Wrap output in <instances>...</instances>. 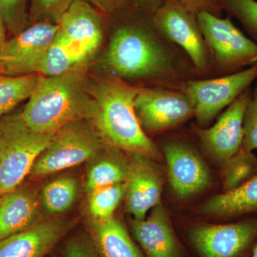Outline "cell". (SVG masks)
Wrapping results in <instances>:
<instances>
[{
    "mask_svg": "<svg viewBox=\"0 0 257 257\" xmlns=\"http://www.w3.org/2000/svg\"><path fill=\"white\" fill-rule=\"evenodd\" d=\"M243 133L241 149L248 152L257 150V85L253 88L243 114Z\"/></svg>",
    "mask_w": 257,
    "mask_h": 257,
    "instance_id": "f1b7e54d",
    "label": "cell"
},
{
    "mask_svg": "<svg viewBox=\"0 0 257 257\" xmlns=\"http://www.w3.org/2000/svg\"><path fill=\"white\" fill-rule=\"evenodd\" d=\"M87 172V194L113 184L124 183L127 175L128 161L120 150L107 147L95 157Z\"/></svg>",
    "mask_w": 257,
    "mask_h": 257,
    "instance_id": "44dd1931",
    "label": "cell"
},
{
    "mask_svg": "<svg viewBox=\"0 0 257 257\" xmlns=\"http://www.w3.org/2000/svg\"><path fill=\"white\" fill-rule=\"evenodd\" d=\"M68 226L59 219L40 222L0 239V257H45L63 238Z\"/></svg>",
    "mask_w": 257,
    "mask_h": 257,
    "instance_id": "2e32d148",
    "label": "cell"
},
{
    "mask_svg": "<svg viewBox=\"0 0 257 257\" xmlns=\"http://www.w3.org/2000/svg\"><path fill=\"white\" fill-rule=\"evenodd\" d=\"M199 212L222 218H240L257 214V173L242 185L210 198Z\"/></svg>",
    "mask_w": 257,
    "mask_h": 257,
    "instance_id": "d6986e66",
    "label": "cell"
},
{
    "mask_svg": "<svg viewBox=\"0 0 257 257\" xmlns=\"http://www.w3.org/2000/svg\"><path fill=\"white\" fill-rule=\"evenodd\" d=\"M72 49L66 46L56 37L45 51L37 67L36 74L45 77H55L86 63Z\"/></svg>",
    "mask_w": 257,
    "mask_h": 257,
    "instance_id": "cb8c5ba5",
    "label": "cell"
},
{
    "mask_svg": "<svg viewBox=\"0 0 257 257\" xmlns=\"http://www.w3.org/2000/svg\"><path fill=\"white\" fill-rule=\"evenodd\" d=\"M77 182L70 177L55 179L46 184L41 192L44 207L52 214H61L68 210L77 195Z\"/></svg>",
    "mask_w": 257,
    "mask_h": 257,
    "instance_id": "d4e9b609",
    "label": "cell"
},
{
    "mask_svg": "<svg viewBox=\"0 0 257 257\" xmlns=\"http://www.w3.org/2000/svg\"><path fill=\"white\" fill-rule=\"evenodd\" d=\"M139 88L107 75L90 86L97 110L93 123L108 147L153 160H162L160 147L144 132L135 110Z\"/></svg>",
    "mask_w": 257,
    "mask_h": 257,
    "instance_id": "3957f363",
    "label": "cell"
},
{
    "mask_svg": "<svg viewBox=\"0 0 257 257\" xmlns=\"http://www.w3.org/2000/svg\"><path fill=\"white\" fill-rule=\"evenodd\" d=\"M27 0H0V16L5 27L16 35L25 29L28 20Z\"/></svg>",
    "mask_w": 257,
    "mask_h": 257,
    "instance_id": "83f0119b",
    "label": "cell"
},
{
    "mask_svg": "<svg viewBox=\"0 0 257 257\" xmlns=\"http://www.w3.org/2000/svg\"><path fill=\"white\" fill-rule=\"evenodd\" d=\"M248 257H257V239L253 244L252 249H251V253H250L249 256Z\"/></svg>",
    "mask_w": 257,
    "mask_h": 257,
    "instance_id": "d590c367",
    "label": "cell"
},
{
    "mask_svg": "<svg viewBox=\"0 0 257 257\" xmlns=\"http://www.w3.org/2000/svg\"><path fill=\"white\" fill-rule=\"evenodd\" d=\"M73 2L74 0H33L32 16L35 18L45 17L57 23Z\"/></svg>",
    "mask_w": 257,
    "mask_h": 257,
    "instance_id": "f546056e",
    "label": "cell"
},
{
    "mask_svg": "<svg viewBox=\"0 0 257 257\" xmlns=\"http://www.w3.org/2000/svg\"><path fill=\"white\" fill-rule=\"evenodd\" d=\"M124 195V183L102 187L88 194V210L92 216L91 219H104L113 216Z\"/></svg>",
    "mask_w": 257,
    "mask_h": 257,
    "instance_id": "484cf974",
    "label": "cell"
},
{
    "mask_svg": "<svg viewBox=\"0 0 257 257\" xmlns=\"http://www.w3.org/2000/svg\"><path fill=\"white\" fill-rule=\"evenodd\" d=\"M186 8L193 13H198L206 12L216 17H222L223 10L220 0H178Z\"/></svg>",
    "mask_w": 257,
    "mask_h": 257,
    "instance_id": "1f68e13d",
    "label": "cell"
},
{
    "mask_svg": "<svg viewBox=\"0 0 257 257\" xmlns=\"http://www.w3.org/2000/svg\"><path fill=\"white\" fill-rule=\"evenodd\" d=\"M119 23L103 58L108 75L138 88L176 90L199 79L189 57L157 28L150 13L136 8Z\"/></svg>",
    "mask_w": 257,
    "mask_h": 257,
    "instance_id": "6da1fadb",
    "label": "cell"
},
{
    "mask_svg": "<svg viewBox=\"0 0 257 257\" xmlns=\"http://www.w3.org/2000/svg\"><path fill=\"white\" fill-rule=\"evenodd\" d=\"M107 147L92 120L69 123L54 135L35 161L30 175L34 177L53 175L93 160Z\"/></svg>",
    "mask_w": 257,
    "mask_h": 257,
    "instance_id": "5b68a950",
    "label": "cell"
},
{
    "mask_svg": "<svg viewBox=\"0 0 257 257\" xmlns=\"http://www.w3.org/2000/svg\"><path fill=\"white\" fill-rule=\"evenodd\" d=\"M152 18L157 28L189 57L198 78H212L211 54L197 15L178 0H165Z\"/></svg>",
    "mask_w": 257,
    "mask_h": 257,
    "instance_id": "52a82bcc",
    "label": "cell"
},
{
    "mask_svg": "<svg viewBox=\"0 0 257 257\" xmlns=\"http://www.w3.org/2000/svg\"><path fill=\"white\" fill-rule=\"evenodd\" d=\"M223 11L237 19L251 40L257 44V1L220 0Z\"/></svg>",
    "mask_w": 257,
    "mask_h": 257,
    "instance_id": "4316f807",
    "label": "cell"
},
{
    "mask_svg": "<svg viewBox=\"0 0 257 257\" xmlns=\"http://www.w3.org/2000/svg\"><path fill=\"white\" fill-rule=\"evenodd\" d=\"M5 30H6V27L4 22H3V18L0 16V51L3 49L4 46L5 42H6V34H5Z\"/></svg>",
    "mask_w": 257,
    "mask_h": 257,
    "instance_id": "e575fe53",
    "label": "cell"
},
{
    "mask_svg": "<svg viewBox=\"0 0 257 257\" xmlns=\"http://www.w3.org/2000/svg\"><path fill=\"white\" fill-rule=\"evenodd\" d=\"M54 135L37 133L27 124L22 110L0 118V190L21 185Z\"/></svg>",
    "mask_w": 257,
    "mask_h": 257,
    "instance_id": "277c9868",
    "label": "cell"
},
{
    "mask_svg": "<svg viewBox=\"0 0 257 257\" xmlns=\"http://www.w3.org/2000/svg\"><path fill=\"white\" fill-rule=\"evenodd\" d=\"M57 23H37L6 40L0 51V72L7 75L36 74L37 67L58 32Z\"/></svg>",
    "mask_w": 257,
    "mask_h": 257,
    "instance_id": "8fae6325",
    "label": "cell"
},
{
    "mask_svg": "<svg viewBox=\"0 0 257 257\" xmlns=\"http://www.w3.org/2000/svg\"><path fill=\"white\" fill-rule=\"evenodd\" d=\"M57 38L84 61L98 50L104 35L101 13L84 0H74L59 20Z\"/></svg>",
    "mask_w": 257,
    "mask_h": 257,
    "instance_id": "5bb4252c",
    "label": "cell"
},
{
    "mask_svg": "<svg viewBox=\"0 0 257 257\" xmlns=\"http://www.w3.org/2000/svg\"><path fill=\"white\" fill-rule=\"evenodd\" d=\"M212 62L213 77L239 72L257 63V44L236 28L231 17L197 15Z\"/></svg>",
    "mask_w": 257,
    "mask_h": 257,
    "instance_id": "8992f818",
    "label": "cell"
},
{
    "mask_svg": "<svg viewBox=\"0 0 257 257\" xmlns=\"http://www.w3.org/2000/svg\"><path fill=\"white\" fill-rule=\"evenodd\" d=\"M40 204L33 189L19 186L3 194L0 204V239L41 222Z\"/></svg>",
    "mask_w": 257,
    "mask_h": 257,
    "instance_id": "ac0fdd59",
    "label": "cell"
},
{
    "mask_svg": "<svg viewBox=\"0 0 257 257\" xmlns=\"http://www.w3.org/2000/svg\"><path fill=\"white\" fill-rule=\"evenodd\" d=\"M164 2L165 0H133V4L135 8L152 15Z\"/></svg>",
    "mask_w": 257,
    "mask_h": 257,
    "instance_id": "836d02e7",
    "label": "cell"
},
{
    "mask_svg": "<svg viewBox=\"0 0 257 257\" xmlns=\"http://www.w3.org/2000/svg\"><path fill=\"white\" fill-rule=\"evenodd\" d=\"M251 93V87L245 89L210 127L192 126L193 135L203 150L221 164L241 148L243 114Z\"/></svg>",
    "mask_w": 257,
    "mask_h": 257,
    "instance_id": "4fadbf2b",
    "label": "cell"
},
{
    "mask_svg": "<svg viewBox=\"0 0 257 257\" xmlns=\"http://www.w3.org/2000/svg\"><path fill=\"white\" fill-rule=\"evenodd\" d=\"M63 257H101L90 237L72 238L64 246Z\"/></svg>",
    "mask_w": 257,
    "mask_h": 257,
    "instance_id": "4dcf8cb0",
    "label": "cell"
},
{
    "mask_svg": "<svg viewBox=\"0 0 257 257\" xmlns=\"http://www.w3.org/2000/svg\"><path fill=\"white\" fill-rule=\"evenodd\" d=\"M86 63L55 77H42L22 115L37 133L55 135L74 121L94 119L97 110L86 74Z\"/></svg>",
    "mask_w": 257,
    "mask_h": 257,
    "instance_id": "7a4b0ae2",
    "label": "cell"
},
{
    "mask_svg": "<svg viewBox=\"0 0 257 257\" xmlns=\"http://www.w3.org/2000/svg\"><path fill=\"white\" fill-rule=\"evenodd\" d=\"M256 79L257 63L229 75L189 81L183 91L192 101L197 126L208 127Z\"/></svg>",
    "mask_w": 257,
    "mask_h": 257,
    "instance_id": "ba28073f",
    "label": "cell"
},
{
    "mask_svg": "<svg viewBox=\"0 0 257 257\" xmlns=\"http://www.w3.org/2000/svg\"><path fill=\"white\" fill-rule=\"evenodd\" d=\"M124 184L126 211L135 220L145 219L147 211L160 204L163 175L152 159L130 155Z\"/></svg>",
    "mask_w": 257,
    "mask_h": 257,
    "instance_id": "9a60e30c",
    "label": "cell"
},
{
    "mask_svg": "<svg viewBox=\"0 0 257 257\" xmlns=\"http://www.w3.org/2000/svg\"><path fill=\"white\" fill-rule=\"evenodd\" d=\"M131 228L147 257H182V248L162 204L154 207L147 219H133Z\"/></svg>",
    "mask_w": 257,
    "mask_h": 257,
    "instance_id": "e0dca14e",
    "label": "cell"
},
{
    "mask_svg": "<svg viewBox=\"0 0 257 257\" xmlns=\"http://www.w3.org/2000/svg\"><path fill=\"white\" fill-rule=\"evenodd\" d=\"M257 173V157L253 152L239 151L223 162L221 179L224 192L234 190Z\"/></svg>",
    "mask_w": 257,
    "mask_h": 257,
    "instance_id": "603a6c76",
    "label": "cell"
},
{
    "mask_svg": "<svg viewBox=\"0 0 257 257\" xmlns=\"http://www.w3.org/2000/svg\"><path fill=\"white\" fill-rule=\"evenodd\" d=\"M42 77L38 74L13 77L0 72V118L29 99Z\"/></svg>",
    "mask_w": 257,
    "mask_h": 257,
    "instance_id": "7402d4cb",
    "label": "cell"
},
{
    "mask_svg": "<svg viewBox=\"0 0 257 257\" xmlns=\"http://www.w3.org/2000/svg\"><path fill=\"white\" fill-rule=\"evenodd\" d=\"M189 237L202 257H248L257 239V217L198 225L190 229Z\"/></svg>",
    "mask_w": 257,
    "mask_h": 257,
    "instance_id": "30bf717a",
    "label": "cell"
},
{
    "mask_svg": "<svg viewBox=\"0 0 257 257\" xmlns=\"http://www.w3.org/2000/svg\"><path fill=\"white\" fill-rule=\"evenodd\" d=\"M135 110L148 137L167 133L194 117V106L187 93L166 88H139Z\"/></svg>",
    "mask_w": 257,
    "mask_h": 257,
    "instance_id": "9c48e42d",
    "label": "cell"
},
{
    "mask_svg": "<svg viewBox=\"0 0 257 257\" xmlns=\"http://www.w3.org/2000/svg\"><path fill=\"white\" fill-rule=\"evenodd\" d=\"M89 4L95 5L105 14L111 15L120 10L134 8L133 0H84Z\"/></svg>",
    "mask_w": 257,
    "mask_h": 257,
    "instance_id": "d6a6232c",
    "label": "cell"
},
{
    "mask_svg": "<svg viewBox=\"0 0 257 257\" xmlns=\"http://www.w3.org/2000/svg\"><path fill=\"white\" fill-rule=\"evenodd\" d=\"M90 239L101 257H143L123 224L114 216L91 219Z\"/></svg>",
    "mask_w": 257,
    "mask_h": 257,
    "instance_id": "ffe728a7",
    "label": "cell"
},
{
    "mask_svg": "<svg viewBox=\"0 0 257 257\" xmlns=\"http://www.w3.org/2000/svg\"><path fill=\"white\" fill-rule=\"evenodd\" d=\"M3 193L1 192V190H0V204H1L2 199H3Z\"/></svg>",
    "mask_w": 257,
    "mask_h": 257,
    "instance_id": "8d00e7d4",
    "label": "cell"
},
{
    "mask_svg": "<svg viewBox=\"0 0 257 257\" xmlns=\"http://www.w3.org/2000/svg\"><path fill=\"white\" fill-rule=\"evenodd\" d=\"M160 147L167 161L171 187L177 197H189L209 187L211 175L207 165L188 141L172 137L164 140Z\"/></svg>",
    "mask_w": 257,
    "mask_h": 257,
    "instance_id": "7c38bea8",
    "label": "cell"
}]
</instances>
